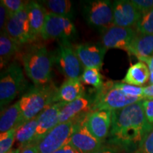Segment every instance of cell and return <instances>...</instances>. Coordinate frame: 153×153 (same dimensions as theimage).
I'll use <instances>...</instances> for the list:
<instances>
[{
    "mask_svg": "<svg viewBox=\"0 0 153 153\" xmlns=\"http://www.w3.org/2000/svg\"><path fill=\"white\" fill-rule=\"evenodd\" d=\"M143 100L112 111L108 143L115 150L131 151L139 148L147 134L152 131L153 124L145 116Z\"/></svg>",
    "mask_w": 153,
    "mask_h": 153,
    "instance_id": "cell-1",
    "label": "cell"
},
{
    "mask_svg": "<svg viewBox=\"0 0 153 153\" xmlns=\"http://www.w3.org/2000/svg\"><path fill=\"white\" fill-rule=\"evenodd\" d=\"M87 115L74 120L73 132L70 137V143L80 153H91L102 146L101 141L96 138L88 130L85 124Z\"/></svg>",
    "mask_w": 153,
    "mask_h": 153,
    "instance_id": "cell-10",
    "label": "cell"
},
{
    "mask_svg": "<svg viewBox=\"0 0 153 153\" xmlns=\"http://www.w3.org/2000/svg\"><path fill=\"white\" fill-rule=\"evenodd\" d=\"M76 30L70 19L47 13L41 36L45 41H71L75 38Z\"/></svg>",
    "mask_w": 153,
    "mask_h": 153,
    "instance_id": "cell-7",
    "label": "cell"
},
{
    "mask_svg": "<svg viewBox=\"0 0 153 153\" xmlns=\"http://www.w3.org/2000/svg\"><path fill=\"white\" fill-rule=\"evenodd\" d=\"M136 28L140 34H153V8L143 15L137 23Z\"/></svg>",
    "mask_w": 153,
    "mask_h": 153,
    "instance_id": "cell-27",
    "label": "cell"
},
{
    "mask_svg": "<svg viewBox=\"0 0 153 153\" xmlns=\"http://www.w3.org/2000/svg\"><path fill=\"white\" fill-rule=\"evenodd\" d=\"M143 106L147 119L150 123L153 124V100L144 99L143 101Z\"/></svg>",
    "mask_w": 153,
    "mask_h": 153,
    "instance_id": "cell-33",
    "label": "cell"
},
{
    "mask_svg": "<svg viewBox=\"0 0 153 153\" xmlns=\"http://www.w3.org/2000/svg\"><path fill=\"white\" fill-rule=\"evenodd\" d=\"M136 153H137V152H136Z\"/></svg>",
    "mask_w": 153,
    "mask_h": 153,
    "instance_id": "cell-42",
    "label": "cell"
},
{
    "mask_svg": "<svg viewBox=\"0 0 153 153\" xmlns=\"http://www.w3.org/2000/svg\"><path fill=\"white\" fill-rule=\"evenodd\" d=\"M0 2H1L0 3V29H1V33H3L4 32L6 26L8 22L9 14L3 3L1 1Z\"/></svg>",
    "mask_w": 153,
    "mask_h": 153,
    "instance_id": "cell-34",
    "label": "cell"
},
{
    "mask_svg": "<svg viewBox=\"0 0 153 153\" xmlns=\"http://www.w3.org/2000/svg\"><path fill=\"white\" fill-rule=\"evenodd\" d=\"M91 153H116V150L109 145H102L100 148Z\"/></svg>",
    "mask_w": 153,
    "mask_h": 153,
    "instance_id": "cell-37",
    "label": "cell"
},
{
    "mask_svg": "<svg viewBox=\"0 0 153 153\" xmlns=\"http://www.w3.org/2000/svg\"><path fill=\"white\" fill-rule=\"evenodd\" d=\"M150 74V72L148 65L143 62H138L130 67L122 82L140 87L148 81Z\"/></svg>",
    "mask_w": 153,
    "mask_h": 153,
    "instance_id": "cell-21",
    "label": "cell"
},
{
    "mask_svg": "<svg viewBox=\"0 0 153 153\" xmlns=\"http://www.w3.org/2000/svg\"><path fill=\"white\" fill-rule=\"evenodd\" d=\"M136 33L131 28L113 26L103 32L101 44L106 49L116 48L128 51Z\"/></svg>",
    "mask_w": 153,
    "mask_h": 153,
    "instance_id": "cell-14",
    "label": "cell"
},
{
    "mask_svg": "<svg viewBox=\"0 0 153 153\" xmlns=\"http://www.w3.org/2000/svg\"><path fill=\"white\" fill-rule=\"evenodd\" d=\"M54 56L42 45L30 47L22 55L25 72L35 86L50 83Z\"/></svg>",
    "mask_w": 153,
    "mask_h": 153,
    "instance_id": "cell-2",
    "label": "cell"
},
{
    "mask_svg": "<svg viewBox=\"0 0 153 153\" xmlns=\"http://www.w3.org/2000/svg\"><path fill=\"white\" fill-rule=\"evenodd\" d=\"M83 14L89 26L103 32L114 26L113 4L108 0L85 1Z\"/></svg>",
    "mask_w": 153,
    "mask_h": 153,
    "instance_id": "cell-6",
    "label": "cell"
},
{
    "mask_svg": "<svg viewBox=\"0 0 153 153\" xmlns=\"http://www.w3.org/2000/svg\"><path fill=\"white\" fill-rule=\"evenodd\" d=\"M21 153H38L36 145H29L22 149Z\"/></svg>",
    "mask_w": 153,
    "mask_h": 153,
    "instance_id": "cell-38",
    "label": "cell"
},
{
    "mask_svg": "<svg viewBox=\"0 0 153 153\" xmlns=\"http://www.w3.org/2000/svg\"><path fill=\"white\" fill-rule=\"evenodd\" d=\"M19 45L15 43L5 32L0 36V62L1 68L7 65L11 58L16 54Z\"/></svg>",
    "mask_w": 153,
    "mask_h": 153,
    "instance_id": "cell-25",
    "label": "cell"
},
{
    "mask_svg": "<svg viewBox=\"0 0 153 153\" xmlns=\"http://www.w3.org/2000/svg\"><path fill=\"white\" fill-rule=\"evenodd\" d=\"M53 153H80V152H79L73 145L69 143Z\"/></svg>",
    "mask_w": 153,
    "mask_h": 153,
    "instance_id": "cell-35",
    "label": "cell"
},
{
    "mask_svg": "<svg viewBox=\"0 0 153 153\" xmlns=\"http://www.w3.org/2000/svg\"><path fill=\"white\" fill-rule=\"evenodd\" d=\"M143 98L129 96L116 85V82H107L96 94L92 111L121 109L132 104L143 100Z\"/></svg>",
    "mask_w": 153,
    "mask_h": 153,
    "instance_id": "cell-4",
    "label": "cell"
},
{
    "mask_svg": "<svg viewBox=\"0 0 153 153\" xmlns=\"http://www.w3.org/2000/svg\"><path fill=\"white\" fill-rule=\"evenodd\" d=\"M74 49L84 68H101L107 50L102 44H79Z\"/></svg>",
    "mask_w": 153,
    "mask_h": 153,
    "instance_id": "cell-13",
    "label": "cell"
},
{
    "mask_svg": "<svg viewBox=\"0 0 153 153\" xmlns=\"http://www.w3.org/2000/svg\"><path fill=\"white\" fill-rule=\"evenodd\" d=\"M16 129L13 128L0 135V153H9L11 150L16 137Z\"/></svg>",
    "mask_w": 153,
    "mask_h": 153,
    "instance_id": "cell-28",
    "label": "cell"
},
{
    "mask_svg": "<svg viewBox=\"0 0 153 153\" xmlns=\"http://www.w3.org/2000/svg\"><path fill=\"white\" fill-rule=\"evenodd\" d=\"M4 32L19 45L33 41L30 35L27 5L16 14L9 15Z\"/></svg>",
    "mask_w": 153,
    "mask_h": 153,
    "instance_id": "cell-11",
    "label": "cell"
},
{
    "mask_svg": "<svg viewBox=\"0 0 153 153\" xmlns=\"http://www.w3.org/2000/svg\"><path fill=\"white\" fill-rule=\"evenodd\" d=\"M66 104L62 102L50 105L38 116V125L33 140L30 145H36L38 141L59 123V116Z\"/></svg>",
    "mask_w": 153,
    "mask_h": 153,
    "instance_id": "cell-15",
    "label": "cell"
},
{
    "mask_svg": "<svg viewBox=\"0 0 153 153\" xmlns=\"http://www.w3.org/2000/svg\"><path fill=\"white\" fill-rule=\"evenodd\" d=\"M143 96L145 99L153 100V85L143 87Z\"/></svg>",
    "mask_w": 153,
    "mask_h": 153,
    "instance_id": "cell-36",
    "label": "cell"
},
{
    "mask_svg": "<svg viewBox=\"0 0 153 153\" xmlns=\"http://www.w3.org/2000/svg\"><path fill=\"white\" fill-rule=\"evenodd\" d=\"M149 83H150V85H153V71L150 72V78H149Z\"/></svg>",
    "mask_w": 153,
    "mask_h": 153,
    "instance_id": "cell-40",
    "label": "cell"
},
{
    "mask_svg": "<svg viewBox=\"0 0 153 153\" xmlns=\"http://www.w3.org/2000/svg\"><path fill=\"white\" fill-rule=\"evenodd\" d=\"M116 85L124 91L126 94L131 96V97H141V98L145 99L143 96V87L130 85L123 83V82H116Z\"/></svg>",
    "mask_w": 153,
    "mask_h": 153,
    "instance_id": "cell-30",
    "label": "cell"
},
{
    "mask_svg": "<svg viewBox=\"0 0 153 153\" xmlns=\"http://www.w3.org/2000/svg\"><path fill=\"white\" fill-rule=\"evenodd\" d=\"M111 122L112 111L108 110L92 111L85 118V124L88 130L101 142L109 135Z\"/></svg>",
    "mask_w": 153,
    "mask_h": 153,
    "instance_id": "cell-12",
    "label": "cell"
},
{
    "mask_svg": "<svg viewBox=\"0 0 153 153\" xmlns=\"http://www.w3.org/2000/svg\"><path fill=\"white\" fill-rule=\"evenodd\" d=\"M80 79L82 83L94 87L97 91L100 90L104 85L103 76L97 68H85Z\"/></svg>",
    "mask_w": 153,
    "mask_h": 153,
    "instance_id": "cell-26",
    "label": "cell"
},
{
    "mask_svg": "<svg viewBox=\"0 0 153 153\" xmlns=\"http://www.w3.org/2000/svg\"><path fill=\"white\" fill-rule=\"evenodd\" d=\"M85 94V89L80 78L67 79L57 88L53 99V104L72 102Z\"/></svg>",
    "mask_w": 153,
    "mask_h": 153,
    "instance_id": "cell-18",
    "label": "cell"
},
{
    "mask_svg": "<svg viewBox=\"0 0 153 153\" xmlns=\"http://www.w3.org/2000/svg\"><path fill=\"white\" fill-rule=\"evenodd\" d=\"M54 58L60 71L68 79L81 77L83 65L70 41H60Z\"/></svg>",
    "mask_w": 153,
    "mask_h": 153,
    "instance_id": "cell-8",
    "label": "cell"
},
{
    "mask_svg": "<svg viewBox=\"0 0 153 153\" xmlns=\"http://www.w3.org/2000/svg\"><path fill=\"white\" fill-rule=\"evenodd\" d=\"M38 120V116L28 120L16 130L15 140L21 150L31 145L35 136Z\"/></svg>",
    "mask_w": 153,
    "mask_h": 153,
    "instance_id": "cell-23",
    "label": "cell"
},
{
    "mask_svg": "<svg viewBox=\"0 0 153 153\" xmlns=\"http://www.w3.org/2000/svg\"><path fill=\"white\" fill-rule=\"evenodd\" d=\"M74 121L58 123L36 144L38 153H53L70 143Z\"/></svg>",
    "mask_w": 153,
    "mask_h": 153,
    "instance_id": "cell-9",
    "label": "cell"
},
{
    "mask_svg": "<svg viewBox=\"0 0 153 153\" xmlns=\"http://www.w3.org/2000/svg\"><path fill=\"white\" fill-rule=\"evenodd\" d=\"M21 117L22 111L20 104L19 101H17L4 111H1L0 118V133H2L13 128H16Z\"/></svg>",
    "mask_w": 153,
    "mask_h": 153,
    "instance_id": "cell-22",
    "label": "cell"
},
{
    "mask_svg": "<svg viewBox=\"0 0 153 153\" xmlns=\"http://www.w3.org/2000/svg\"><path fill=\"white\" fill-rule=\"evenodd\" d=\"M142 62H144L146 63V65L148 67L149 70H150V72L153 71V55L150 57H148V58L145 59V60H143L142 61Z\"/></svg>",
    "mask_w": 153,
    "mask_h": 153,
    "instance_id": "cell-39",
    "label": "cell"
},
{
    "mask_svg": "<svg viewBox=\"0 0 153 153\" xmlns=\"http://www.w3.org/2000/svg\"><path fill=\"white\" fill-rule=\"evenodd\" d=\"M57 88L48 83L31 87L19 101L22 117L16 130L28 120L37 117L43 111L53 104V99Z\"/></svg>",
    "mask_w": 153,
    "mask_h": 153,
    "instance_id": "cell-3",
    "label": "cell"
},
{
    "mask_svg": "<svg viewBox=\"0 0 153 153\" xmlns=\"http://www.w3.org/2000/svg\"><path fill=\"white\" fill-rule=\"evenodd\" d=\"M114 25L123 28H131L142 17L131 1L117 0L113 3Z\"/></svg>",
    "mask_w": 153,
    "mask_h": 153,
    "instance_id": "cell-16",
    "label": "cell"
},
{
    "mask_svg": "<svg viewBox=\"0 0 153 153\" xmlns=\"http://www.w3.org/2000/svg\"><path fill=\"white\" fill-rule=\"evenodd\" d=\"M27 10L30 35L33 41L38 36L41 35L48 11L42 4L35 1H28Z\"/></svg>",
    "mask_w": 153,
    "mask_h": 153,
    "instance_id": "cell-19",
    "label": "cell"
},
{
    "mask_svg": "<svg viewBox=\"0 0 153 153\" xmlns=\"http://www.w3.org/2000/svg\"><path fill=\"white\" fill-rule=\"evenodd\" d=\"M127 52L143 61L153 55V34L136 35L130 44Z\"/></svg>",
    "mask_w": 153,
    "mask_h": 153,
    "instance_id": "cell-20",
    "label": "cell"
},
{
    "mask_svg": "<svg viewBox=\"0 0 153 153\" xmlns=\"http://www.w3.org/2000/svg\"><path fill=\"white\" fill-rule=\"evenodd\" d=\"M137 153H153V128L147 134L139 147Z\"/></svg>",
    "mask_w": 153,
    "mask_h": 153,
    "instance_id": "cell-31",
    "label": "cell"
},
{
    "mask_svg": "<svg viewBox=\"0 0 153 153\" xmlns=\"http://www.w3.org/2000/svg\"><path fill=\"white\" fill-rule=\"evenodd\" d=\"M95 97L85 94L81 97L72 102L66 104L59 116V123L73 121L90 113L94 102Z\"/></svg>",
    "mask_w": 153,
    "mask_h": 153,
    "instance_id": "cell-17",
    "label": "cell"
},
{
    "mask_svg": "<svg viewBox=\"0 0 153 153\" xmlns=\"http://www.w3.org/2000/svg\"><path fill=\"white\" fill-rule=\"evenodd\" d=\"M26 82L24 72L16 62L9 64L4 71L1 72L0 77V106L1 108L9 104L25 88Z\"/></svg>",
    "mask_w": 153,
    "mask_h": 153,
    "instance_id": "cell-5",
    "label": "cell"
},
{
    "mask_svg": "<svg viewBox=\"0 0 153 153\" xmlns=\"http://www.w3.org/2000/svg\"><path fill=\"white\" fill-rule=\"evenodd\" d=\"M42 5L51 14L70 19L73 16V5L72 1L69 0H47L42 1Z\"/></svg>",
    "mask_w": 153,
    "mask_h": 153,
    "instance_id": "cell-24",
    "label": "cell"
},
{
    "mask_svg": "<svg viewBox=\"0 0 153 153\" xmlns=\"http://www.w3.org/2000/svg\"><path fill=\"white\" fill-rule=\"evenodd\" d=\"M131 2L142 16L153 8V0H132Z\"/></svg>",
    "mask_w": 153,
    "mask_h": 153,
    "instance_id": "cell-32",
    "label": "cell"
},
{
    "mask_svg": "<svg viewBox=\"0 0 153 153\" xmlns=\"http://www.w3.org/2000/svg\"><path fill=\"white\" fill-rule=\"evenodd\" d=\"M1 2L5 6L9 15L16 14L24 9L27 5L28 1L22 0H1Z\"/></svg>",
    "mask_w": 153,
    "mask_h": 153,
    "instance_id": "cell-29",
    "label": "cell"
},
{
    "mask_svg": "<svg viewBox=\"0 0 153 153\" xmlns=\"http://www.w3.org/2000/svg\"><path fill=\"white\" fill-rule=\"evenodd\" d=\"M21 151H22L21 148H18L16 149H14V150H11L9 153H21Z\"/></svg>",
    "mask_w": 153,
    "mask_h": 153,
    "instance_id": "cell-41",
    "label": "cell"
}]
</instances>
